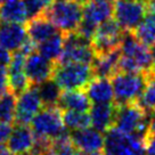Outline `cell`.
Instances as JSON below:
<instances>
[{
    "mask_svg": "<svg viewBox=\"0 0 155 155\" xmlns=\"http://www.w3.org/2000/svg\"><path fill=\"white\" fill-rule=\"evenodd\" d=\"M64 34L62 32L54 34L53 37L37 45V51L49 61L57 63L63 50Z\"/></svg>",
    "mask_w": 155,
    "mask_h": 155,
    "instance_id": "23",
    "label": "cell"
},
{
    "mask_svg": "<svg viewBox=\"0 0 155 155\" xmlns=\"http://www.w3.org/2000/svg\"><path fill=\"white\" fill-rule=\"evenodd\" d=\"M44 107L42 101L39 96L35 86H31L26 90L21 92L16 101L14 124H28Z\"/></svg>",
    "mask_w": 155,
    "mask_h": 155,
    "instance_id": "11",
    "label": "cell"
},
{
    "mask_svg": "<svg viewBox=\"0 0 155 155\" xmlns=\"http://www.w3.org/2000/svg\"><path fill=\"white\" fill-rule=\"evenodd\" d=\"M50 150L57 155H75L78 152L68 132H64L63 135L51 140Z\"/></svg>",
    "mask_w": 155,
    "mask_h": 155,
    "instance_id": "29",
    "label": "cell"
},
{
    "mask_svg": "<svg viewBox=\"0 0 155 155\" xmlns=\"http://www.w3.org/2000/svg\"><path fill=\"white\" fill-rule=\"evenodd\" d=\"M148 114L138 102L117 105L114 127L127 135L143 137L148 122Z\"/></svg>",
    "mask_w": 155,
    "mask_h": 155,
    "instance_id": "6",
    "label": "cell"
},
{
    "mask_svg": "<svg viewBox=\"0 0 155 155\" xmlns=\"http://www.w3.org/2000/svg\"><path fill=\"white\" fill-rule=\"evenodd\" d=\"M63 34L75 32L82 21V4L75 0H55L45 12Z\"/></svg>",
    "mask_w": 155,
    "mask_h": 155,
    "instance_id": "2",
    "label": "cell"
},
{
    "mask_svg": "<svg viewBox=\"0 0 155 155\" xmlns=\"http://www.w3.org/2000/svg\"><path fill=\"white\" fill-rule=\"evenodd\" d=\"M103 155H113V154H111V153H107V152H104V153H103Z\"/></svg>",
    "mask_w": 155,
    "mask_h": 155,
    "instance_id": "42",
    "label": "cell"
},
{
    "mask_svg": "<svg viewBox=\"0 0 155 155\" xmlns=\"http://www.w3.org/2000/svg\"><path fill=\"white\" fill-rule=\"evenodd\" d=\"M31 129L34 137L44 140H54L66 132L64 126L62 110L55 106H44L31 121Z\"/></svg>",
    "mask_w": 155,
    "mask_h": 155,
    "instance_id": "5",
    "label": "cell"
},
{
    "mask_svg": "<svg viewBox=\"0 0 155 155\" xmlns=\"http://www.w3.org/2000/svg\"><path fill=\"white\" fill-rule=\"evenodd\" d=\"M116 110H117V105L114 102L91 105L90 119H91V126L94 127V129L101 132H106L112 127H114Z\"/></svg>",
    "mask_w": 155,
    "mask_h": 155,
    "instance_id": "16",
    "label": "cell"
},
{
    "mask_svg": "<svg viewBox=\"0 0 155 155\" xmlns=\"http://www.w3.org/2000/svg\"><path fill=\"white\" fill-rule=\"evenodd\" d=\"M131 33L148 47L155 44V12L147 10L145 17Z\"/></svg>",
    "mask_w": 155,
    "mask_h": 155,
    "instance_id": "24",
    "label": "cell"
},
{
    "mask_svg": "<svg viewBox=\"0 0 155 155\" xmlns=\"http://www.w3.org/2000/svg\"><path fill=\"white\" fill-rule=\"evenodd\" d=\"M29 38L25 26L18 23H4L0 25V45L10 53L18 50Z\"/></svg>",
    "mask_w": 155,
    "mask_h": 155,
    "instance_id": "17",
    "label": "cell"
},
{
    "mask_svg": "<svg viewBox=\"0 0 155 155\" xmlns=\"http://www.w3.org/2000/svg\"><path fill=\"white\" fill-rule=\"evenodd\" d=\"M147 2L136 0H113V16L123 31L132 32L147 14Z\"/></svg>",
    "mask_w": 155,
    "mask_h": 155,
    "instance_id": "9",
    "label": "cell"
},
{
    "mask_svg": "<svg viewBox=\"0 0 155 155\" xmlns=\"http://www.w3.org/2000/svg\"><path fill=\"white\" fill-rule=\"evenodd\" d=\"M94 78L90 64L83 63H56L53 79L62 90L86 89Z\"/></svg>",
    "mask_w": 155,
    "mask_h": 155,
    "instance_id": "3",
    "label": "cell"
},
{
    "mask_svg": "<svg viewBox=\"0 0 155 155\" xmlns=\"http://www.w3.org/2000/svg\"><path fill=\"white\" fill-rule=\"evenodd\" d=\"M25 29H26L29 38L37 45L49 39L50 37H53L54 34L61 32L51 23V21L46 16V14H42L34 18L26 21Z\"/></svg>",
    "mask_w": 155,
    "mask_h": 155,
    "instance_id": "18",
    "label": "cell"
},
{
    "mask_svg": "<svg viewBox=\"0 0 155 155\" xmlns=\"http://www.w3.org/2000/svg\"><path fill=\"white\" fill-rule=\"evenodd\" d=\"M120 50L121 56L117 72L146 73L155 68L150 48L131 32H124Z\"/></svg>",
    "mask_w": 155,
    "mask_h": 155,
    "instance_id": "1",
    "label": "cell"
},
{
    "mask_svg": "<svg viewBox=\"0 0 155 155\" xmlns=\"http://www.w3.org/2000/svg\"><path fill=\"white\" fill-rule=\"evenodd\" d=\"M104 150L113 155H146L143 137L123 134L115 127L105 132Z\"/></svg>",
    "mask_w": 155,
    "mask_h": 155,
    "instance_id": "7",
    "label": "cell"
},
{
    "mask_svg": "<svg viewBox=\"0 0 155 155\" xmlns=\"http://www.w3.org/2000/svg\"><path fill=\"white\" fill-rule=\"evenodd\" d=\"M0 155H15V154L7 148V146H4L2 144H0Z\"/></svg>",
    "mask_w": 155,
    "mask_h": 155,
    "instance_id": "36",
    "label": "cell"
},
{
    "mask_svg": "<svg viewBox=\"0 0 155 155\" xmlns=\"http://www.w3.org/2000/svg\"><path fill=\"white\" fill-rule=\"evenodd\" d=\"M144 135H155V112L150 113V116L147 122V127Z\"/></svg>",
    "mask_w": 155,
    "mask_h": 155,
    "instance_id": "35",
    "label": "cell"
},
{
    "mask_svg": "<svg viewBox=\"0 0 155 155\" xmlns=\"http://www.w3.org/2000/svg\"><path fill=\"white\" fill-rule=\"evenodd\" d=\"M55 65L56 62L49 61L38 51H33L28 55L25 58L24 70L31 86H37L51 79Z\"/></svg>",
    "mask_w": 155,
    "mask_h": 155,
    "instance_id": "12",
    "label": "cell"
},
{
    "mask_svg": "<svg viewBox=\"0 0 155 155\" xmlns=\"http://www.w3.org/2000/svg\"><path fill=\"white\" fill-rule=\"evenodd\" d=\"M22 1H23L25 9H26L28 21L45 14V12H46V8L40 2V0H22Z\"/></svg>",
    "mask_w": 155,
    "mask_h": 155,
    "instance_id": "30",
    "label": "cell"
},
{
    "mask_svg": "<svg viewBox=\"0 0 155 155\" xmlns=\"http://www.w3.org/2000/svg\"><path fill=\"white\" fill-rule=\"evenodd\" d=\"M95 58L91 42L77 32L64 34V45L58 64L83 63L90 64Z\"/></svg>",
    "mask_w": 155,
    "mask_h": 155,
    "instance_id": "8",
    "label": "cell"
},
{
    "mask_svg": "<svg viewBox=\"0 0 155 155\" xmlns=\"http://www.w3.org/2000/svg\"><path fill=\"white\" fill-rule=\"evenodd\" d=\"M62 117L65 128L72 131L82 130L91 126L90 114H88L87 112L62 110Z\"/></svg>",
    "mask_w": 155,
    "mask_h": 155,
    "instance_id": "25",
    "label": "cell"
},
{
    "mask_svg": "<svg viewBox=\"0 0 155 155\" xmlns=\"http://www.w3.org/2000/svg\"><path fill=\"white\" fill-rule=\"evenodd\" d=\"M17 96L10 89L0 95V121L13 124L15 121Z\"/></svg>",
    "mask_w": 155,
    "mask_h": 155,
    "instance_id": "28",
    "label": "cell"
},
{
    "mask_svg": "<svg viewBox=\"0 0 155 155\" xmlns=\"http://www.w3.org/2000/svg\"><path fill=\"white\" fill-rule=\"evenodd\" d=\"M150 53H152V57H153V61H154V64H155V44H153L150 46Z\"/></svg>",
    "mask_w": 155,
    "mask_h": 155,
    "instance_id": "39",
    "label": "cell"
},
{
    "mask_svg": "<svg viewBox=\"0 0 155 155\" xmlns=\"http://www.w3.org/2000/svg\"><path fill=\"white\" fill-rule=\"evenodd\" d=\"M25 155H33V154H31V153H30V154H25Z\"/></svg>",
    "mask_w": 155,
    "mask_h": 155,
    "instance_id": "44",
    "label": "cell"
},
{
    "mask_svg": "<svg viewBox=\"0 0 155 155\" xmlns=\"http://www.w3.org/2000/svg\"><path fill=\"white\" fill-rule=\"evenodd\" d=\"M54 1H55V0H40V2L45 6V8H46V9H47L49 6L53 4Z\"/></svg>",
    "mask_w": 155,
    "mask_h": 155,
    "instance_id": "38",
    "label": "cell"
},
{
    "mask_svg": "<svg viewBox=\"0 0 155 155\" xmlns=\"http://www.w3.org/2000/svg\"><path fill=\"white\" fill-rule=\"evenodd\" d=\"M71 139L78 150L81 152H103L105 146V136L103 132L86 128L82 130L72 131Z\"/></svg>",
    "mask_w": 155,
    "mask_h": 155,
    "instance_id": "15",
    "label": "cell"
},
{
    "mask_svg": "<svg viewBox=\"0 0 155 155\" xmlns=\"http://www.w3.org/2000/svg\"><path fill=\"white\" fill-rule=\"evenodd\" d=\"M92 103L88 98L87 94L83 89L75 90H62L58 98L57 106L61 110L77 112H88L91 108Z\"/></svg>",
    "mask_w": 155,
    "mask_h": 155,
    "instance_id": "21",
    "label": "cell"
},
{
    "mask_svg": "<svg viewBox=\"0 0 155 155\" xmlns=\"http://www.w3.org/2000/svg\"><path fill=\"white\" fill-rule=\"evenodd\" d=\"M28 14L22 0H12L0 5V22L2 23H26Z\"/></svg>",
    "mask_w": 155,
    "mask_h": 155,
    "instance_id": "22",
    "label": "cell"
},
{
    "mask_svg": "<svg viewBox=\"0 0 155 155\" xmlns=\"http://www.w3.org/2000/svg\"><path fill=\"white\" fill-rule=\"evenodd\" d=\"M8 1H12V0H0V5H2L5 2H8Z\"/></svg>",
    "mask_w": 155,
    "mask_h": 155,
    "instance_id": "41",
    "label": "cell"
},
{
    "mask_svg": "<svg viewBox=\"0 0 155 155\" xmlns=\"http://www.w3.org/2000/svg\"><path fill=\"white\" fill-rule=\"evenodd\" d=\"M44 155H57V154H56L55 152H53L51 150H49L48 152H46V153H45Z\"/></svg>",
    "mask_w": 155,
    "mask_h": 155,
    "instance_id": "40",
    "label": "cell"
},
{
    "mask_svg": "<svg viewBox=\"0 0 155 155\" xmlns=\"http://www.w3.org/2000/svg\"><path fill=\"white\" fill-rule=\"evenodd\" d=\"M25 58H26L25 54H23L21 50H16L12 55L10 63L7 65L8 86L16 96H18L21 92L31 87V83L25 74Z\"/></svg>",
    "mask_w": 155,
    "mask_h": 155,
    "instance_id": "13",
    "label": "cell"
},
{
    "mask_svg": "<svg viewBox=\"0 0 155 155\" xmlns=\"http://www.w3.org/2000/svg\"><path fill=\"white\" fill-rule=\"evenodd\" d=\"M143 144L146 155H155V135H144Z\"/></svg>",
    "mask_w": 155,
    "mask_h": 155,
    "instance_id": "31",
    "label": "cell"
},
{
    "mask_svg": "<svg viewBox=\"0 0 155 155\" xmlns=\"http://www.w3.org/2000/svg\"><path fill=\"white\" fill-rule=\"evenodd\" d=\"M104 152H81V150H78L75 155H103Z\"/></svg>",
    "mask_w": 155,
    "mask_h": 155,
    "instance_id": "37",
    "label": "cell"
},
{
    "mask_svg": "<svg viewBox=\"0 0 155 155\" xmlns=\"http://www.w3.org/2000/svg\"><path fill=\"white\" fill-rule=\"evenodd\" d=\"M136 1H145V2H147V0H136Z\"/></svg>",
    "mask_w": 155,
    "mask_h": 155,
    "instance_id": "43",
    "label": "cell"
},
{
    "mask_svg": "<svg viewBox=\"0 0 155 155\" xmlns=\"http://www.w3.org/2000/svg\"><path fill=\"white\" fill-rule=\"evenodd\" d=\"M35 137L28 124H14L7 139V148L15 155L30 154L34 147Z\"/></svg>",
    "mask_w": 155,
    "mask_h": 155,
    "instance_id": "14",
    "label": "cell"
},
{
    "mask_svg": "<svg viewBox=\"0 0 155 155\" xmlns=\"http://www.w3.org/2000/svg\"><path fill=\"white\" fill-rule=\"evenodd\" d=\"M0 25H1V22H0Z\"/></svg>",
    "mask_w": 155,
    "mask_h": 155,
    "instance_id": "45",
    "label": "cell"
},
{
    "mask_svg": "<svg viewBox=\"0 0 155 155\" xmlns=\"http://www.w3.org/2000/svg\"><path fill=\"white\" fill-rule=\"evenodd\" d=\"M120 56H121L120 48L101 55H95V58L91 63L94 77L108 78V79L113 77L115 73H117Z\"/></svg>",
    "mask_w": 155,
    "mask_h": 155,
    "instance_id": "20",
    "label": "cell"
},
{
    "mask_svg": "<svg viewBox=\"0 0 155 155\" xmlns=\"http://www.w3.org/2000/svg\"><path fill=\"white\" fill-rule=\"evenodd\" d=\"M9 89L8 86V72L7 68L4 65H0V95H2Z\"/></svg>",
    "mask_w": 155,
    "mask_h": 155,
    "instance_id": "32",
    "label": "cell"
},
{
    "mask_svg": "<svg viewBox=\"0 0 155 155\" xmlns=\"http://www.w3.org/2000/svg\"><path fill=\"white\" fill-rule=\"evenodd\" d=\"M116 105L138 102L146 84L145 73L117 72L111 78Z\"/></svg>",
    "mask_w": 155,
    "mask_h": 155,
    "instance_id": "4",
    "label": "cell"
},
{
    "mask_svg": "<svg viewBox=\"0 0 155 155\" xmlns=\"http://www.w3.org/2000/svg\"><path fill=\"white\" fill-rule=\"evenodd\" d=\"M37 90L39 96L42 101L44 106H55L57 105L58 98L62 94V89L58 87V84L53 79L46 80L40 84H37Z\"/></svg>",
    "mask_w": 155,
    "mask_h": 155,
    "instance_id": "27",
    "label": "cell"
},
{
    "mask_svg": "<svg viewBox=\"0 0 155 155\" xmlns=\"http://www.w3.org/2000/svg\"><path fill=\"white\" fill-rule=\"evenodd\" d=\"M146 84L138 104L147 113L155 112V68L146 72Z\"/></svg>",
    "mask_w": 155,
    "mask_h": 155,
    "instance_id": "26",
    "label": "cell"
},
{
    "mask_svg": "<svg viewBox=\"0 0 155 155\" xmlns=\"http://www.w3.org/2000/svg\"><path fill=\"white\" fill-rule=\"evenodd\" d=\"M12 61V53L0 45V65L7 66Z\"/></svg>",
    "mask_w": 155,
    "mask_h": 155,
    "instance_id": "34",
    "label": "cell"
},
{
    "mask_svg": "<svg viewBox=\"0 0 155 155\" xmlns=\"http://www.w3.org/2000/svg\"><path fill=\"white\" fill-rule=\"evenodd\" d=\"M12 130H13L12 124L0 121V144H4L5 141H7Z\"/></svg>",
    "mask_w": 155,
    "mask_h": 155,
    "instance_id": "33",
    "label": "cell"
},
{
    "mask_svg": "<svg viewBox=\"0 0 155 155\" xmlns=\"http://www.w3.org/2000/svg\"><path fill=\"white\" fill-rule=\"evenodd\" d=\"M124 32L126 31H123L115 19L110 18L98 25L91 39V47L95 55H101L120 48Z\"/></svg>",
    "mask_w": 155,
    "mask_h": 155,
    "instance_id": "10",
    "label": "cell"
},
{
    "mask_svg": "<svg viewBox=\"0 0 155 155\" xmlns=\"http://www.w3.org/2000/svg\"><path fill=\"white\" fill-rule=\"evenodd\" d=\"M84 90L92 104H107L114 102L113 86L108 78L94 77Z\"/></svg>",
    "mask_w": 155,
    "mask_h": 155,
    "instance_id": "19",
    "label": "cell"
}]
</instances>
